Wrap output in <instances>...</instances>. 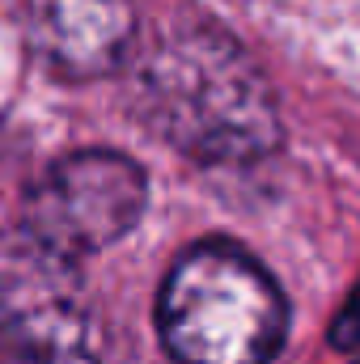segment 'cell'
I'll return each instance as SVG.
<instances>
[{"instance_id":"2","label":"cell","mask_w":360,"mask_h":364,"mask_svg":"<svg viewBox=\"0 0 360 364\" xmlns=\"http://www.w3.org/2000/svg\"><path fill=\"white\" fill-rule=\"evenodd\" d=\"M157 326L179 364H268L288 331V301L246 250L203 242L166 275Z\"/></svg>"},{"instance_id":"1","label":"cell","mask_w":360,"mask_h":364,"mask_svg":"<svg viewBox=\"0 0 360 364\" xmlns=\"http://www.w3.org/2000/svg\"><path fill=\"white\" fill-rule=\"evenodd\" d=\"M132 93L144 123L199 161H255L284 136L268 77L242 43L212 21L166 30L140 55Z\"/></svg>"},{"instance_id":"5","label":"cell","mask_w":360,"mask_h":364,"mask_svg":"<svg viewBox=\"0 0 360 364\" xmlns=\"http://www.w3.org/2000/svg\"><path fill=\"white\" fill-rule=\"evenodd\" d=\"M0 364H43L30 326L21 322L9 296H0Z\"/></svg>"},{"instance_id":"4","label":"cell","mask_w":360,"mask_h":364,"mask_svg":"<svg viewBox=\"0 0 360 364\" xmlns=\"http://www.w3.org/2000/svg\"><path fill=\"white\" fill-rule=\"evenodd\" d=\"M38 30L60 73L102 77L123 60L136 34V9L132 0H43Z\"/></svg>"},{"instance_id":"6","label":"cell","mask_w":360,"mask_h":364,"mask_svg":"<svg viewBox=\"0 0 360 364\" xmlns=\"http://www.w3.org/2000/svg\"><path fill=\"white\" fill-rule=\"evenodd\" d=\"M331 343L339 352H360V279H356V288H352V296L344 301V309L335 314Z\"/></svg>"},{"instance_id":"3","label":"cell","mask_w":360,"mask_h":364,"mask_svg":"<svg viewBox=\"0 0 360 364\" xmlns=\"http://www.w3.org/2000/svg\"><path fill=\"white\" fill-rule=\"evenodd\" d=\"M149 203L144 170L110 149L55 161L26 199V233L51 259H85L136 229Z\"/></svg>"},{"instance_id":"7","label":"cell","mask_w":360,"mask_h":364,"mask_svg":"<svg viewBox=\"0 0 360 364\" xmlns=\"http://www.w3.org/2000/svg\"><path fill=\"white\" fill-rule=\"evenodd\" d=\"M356 364H360V360H356Z\"/></svg>"}]
</instances>
